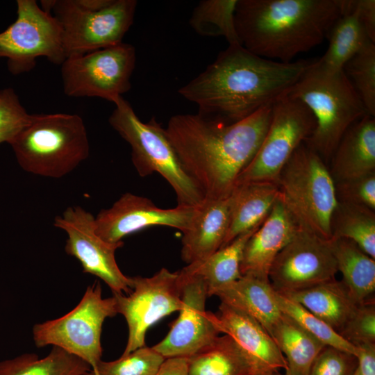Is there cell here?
Returning <instances> with one entry per match:
<instances>
[{
	"label": "cell",
	"instance_id": "1",
	"mask_svg": "<svg viewBox=\"0 0 375 375\" xmlns=\"http://www.w3.org/2000/svg\"><path fill=\"white\" fill-rule=\"evenodd\" d=\"M312 61L285 63L257 56L240 44H228L178 92L197 106L199 115L233 123L285 96Z\"/></svg>",
	"mask_w": 375,
	"mask_h": 375
},
{
	"label": "cell",
	"instance_id": "2",
	"mask_svg": "<svg viewBox=\"0 0 375 375\" xmlns=\"http://www.w3.org/2000/svg\"><path fill=\"white\" fill-rule=\"evenodd\" d=\"M272 104L233 123L197 114L172 116L165 128L179 160L205 199L229 197L269 126Z\"/></svg>",
	"mask_w": 375,
	"mask_h": 375
},
{
	"label": "cell",
	"instance_id": "3",
	"mask_svg": "<svg viewBox=\"0 0 375 375\" xmlns=\"http://www.w3.org/2000/svg\"><path fill=\"white\" fill-rule=\"evenodd\" d=\"M351 0H238L235 23L241 44L285 63L322 44Z\"/></svg>",
	"mask_w": 375,
	"mask_h": 375
},
{
	"label": "cell",
	"instance_id": "4",
	"mask_svg": "<svg viewBox=\"0 0 375 375\" xmlns=\"http://www.w3.org/2000/svg\"><path fill=\"white\" fill-rule=\"evenodd\" d=\"M286 95L300 100L312 113L315 128L305 142L324 160L331 158L347 130L368 115L343 69H328L318 59Z\"/></svg>",
	"mask_w": 375,
	"mask_h": 375
},
{
	"label": "cell",
	"instance_id": "5",
	"mask_svg": "<svg viewBox=\"0 0 375 375\" xmlns=\"http://www.w3.org/2000/svg\"><path fill=\"white\" fill-rule=\"evenodd\" d=\"M9 144L22 169L53 178L72 172L90 153L86 128L76 114H31Z\"/></svg>",
	"mask_w": 375,
	"mask_h": 375
},
{
	"label": "cell",
	"instance_id": "6",
	"mask_svg": "<svg viewBox=\"0 0 375 375\" xmlns=\"http://www.w3.org/2000/svg\"><path fill=\"white\" fill-rule=\"evenodd\" d=\"M114 104L109 124L130 145L132 162L138 174L141 177L154 172L160 174L173 188L177 206L199 205L205 197L184 169L165 128L155 118L142 122L122 97Z\"/></svg>",
	"mask_w": 375,
	"mask_h": 375
},
{
	"label": "cell",
	"instance_id": "7",
	"mask_svg": "<svg viewBox=\"0 0 375 375\" xmlns=\"http://www.w3.org/2000/svg\"><path fill=\"white\" fill-rule=\"evenodd\" d=\"M279 199L300 227L331 240L338 205L335 182L322 157L305 142L293 153L276 181Z\"/></svg>",
	"mask_w": 375,
	"mask_h": 375
},
{
	"label": "cell",
	"instance_id": "8",
	"mask_svg": "<svg viewBox=\"0 0 375 375\" xmlns=\"http://www.w3.org/2000/svg\"><path fill=\"white\" fill-rule=\"evenodd\" d=\"M59 22L66 58L114 46L133 22L135 0H42Z\"/></svg>",
	"mask_w": 375,
	"mask_h": 375
},
{
	"label": "cell",
	"instance_id": "9",
	"mask_svg": "<svg viewBox=\"0 0 375 375\" xmlns=\"http://www.w3.org/2000/svg\"><path fill=\"white\" fill-rule=\"evenodd\" d=\"M117 314L115 297L103 298L97 282L88 287L71 311L59 318L35 324L33 340L38 347L53 345L79 357L94 372L101 360L103 324L106 318Z\"/></svg>",
	"mask_w": 375,
	"mask_h": 375
},
{
	"label": "cell",
	"instance_id": "10",
	"mask_svg": "<svg viewBox=\"0 0 375 375\" xmlns=\"http://www.w3.org/2000/svg\"><path fill=\"white\" fill-rule=\"evenodd\" d=\"M16 3L15 21L0 33V58L7 60L9 72L16 76L31 71L39 57L62 65L66 55L59 22L35 0Z\"/></svg>",
	"mask_w": 375,
	"mask_h": 375
},
{
	"label": "cell",
	"instance_id": "11",
	"mask_svg": "<svg viewBox=\"0 0 375 375\" xmlns=\"http://www.w3.org/2000/svg\"><path fill=\"white\" fill-rule=\"evenodd\" d=\"M315 128L312 113L300 100L287 95L276 100L264 139L235 186L253 182L276 183L283 167Z\"/></svg>",
	"mask_w": 375,
	"mask_h": 375
},
{
	"label": "cell",
	"instance_id": "12",
	"mask_svg": "<svg viewBox=\"0 0 375 375\" xmlns=\"http://www.w3.org/2000/svg\"><path fill=\"white\" fill-rule=\"evenodd\" d=\"M135 47L127 43L70 56L61 65L64 93L70 97H99L115 103L131 88Z\"/></svg>",
	"mask_w": 375,
	"mask_h": 375
},
{
	"label": "cell",
	"instance_id": "13",
	"mask_svg": "<svg viewBox=\"0 0 375 375\" xmlns=\"http://www.w3.org/2000/svg\"><path fill=\"white\" fill-rule=\"evenodd\" d=\"M132 291L113 293L117 312L128 324V336L122 356L145 346L147 330L158 321L182 307L178 272L162 268L151 277L134 276Z\"/></svg>",
	"mask_w": 375,
	"mask_h": 375
},
{
	"label": "cell",
	"instance_id": "14",
	"mask_svg": "<svg viewBox=\"0 0 375 375\" xmlns=\"http://www.w3.org/2000/svg\"><path fill=\"white\" fill-rule=\"evenodd\" d=\"M53 226L67 233L65 250L79 261L85 273L101 278L112 293L132 291L131 277L122 272L115 259V252L124 242L101 239L96 233L93 215L80 206H69L55 217Z\"/></svg>",
	"mask_w": 375,
	"mask_h": 375
},
{
	"label": "cell",
	"instance_id": "15",
	"mask_svg": "<svg viewBox=\"0 0 375 375\" xmlns=\"http://www.w3.org/2000/svg\"><path fill=\"white\" fill-rule=\"evenodd\" d=\"M337 272L330 240L299 226L276 257L269 280L276 292L284 293L332 281Z\"/></svg>",
	"mask_w": 375,
	"mask_h": 375
},
{
	"label": "cell",
	"instance_id": "16",
	"mask_svg": "<svg viewBox=\"0 0 375 375\" xmlns=\"http://www.w3.org/2000/svg\"><path fill=\"white\" fill-rule=\"evenodd\" d=\"M182 307L165 338L152 348L165 358L190 357L221 333L217 315L206 310V285L201 276L183 268L178 272Z\"/></svg>",
	"mask_w": 375,
	"mask_h": 375
},
{
	"label": "cell",
	"instance_id": "17",
	"mask_svg": "<svg viewBox=\"0 0 375 375\" xmlns=\"http://www.w3.org/2000/svg\"><path fill=\"white\" fill-rule=\"evenodd\" d=\"M194 210L195 207L181 206L161 208L147 197L126 192L94 217L95 230L101 239L113 244L153 226L174 227L183 233L189 228Z\"/></svg>",
	"mask_w": 375,
	"mask_h": 375
},
{
	"label": "cell",
	"instance_id": "18",
	"mask_svg": "<svg viewBox=\"0 0 375 375\" xmlns=\"http://www.w3.org/2000/svg\"><path fill=\"white\" fill-rule=\"evenodd\" d=\"M217 315L221 333L231 336L248 360L252 375L287 368L286 360L267 331L246 313L221 303Z\"/></svg>",
	"mask_w": 375,
	"mask_h": 375
},
{
	"label": "cell",
	"instance_id": "19",
	"mask_svg": "<svg viewBox=\"0 0 375 375\" xmlns=\"http://www.w3.org/2000/svg\"><path fill=\"white\" fill-rule=\"evenodd\" d=\"M299 228L278 198L268 216L246 243L240 265L242 276L269 281V273L273 262Z\"/></svg>",
	"mask_w": 375,
	"mask_h": 375
},
{
	"label": "cell",
	"instance_id": "20",
	"mask_svg": "<svg viewBox=\"0 0 375 375\" xmlns=\"http://www.w3.org/2000/svg\"><path fill=\"white\" fill-rule=\"evenodd\" d=\"M231 204V194L223 199H204L195 207L181 240V258L187 265L203 260L221 248L229 226Z\"/></svg>",
	"mask_w": 375,
	"mask_h": 375
},
{
	"label": "cell",
	"instance_id": "21",
	"mask_svg": "<svg viewBox=\"0 0 375 375\" xmlns=\"http://www.w3.org/2000/svg\"><path fill=\"white\" fill-rule=\"evenodd\" d=\"M335 182L375 172V119L366 115L344 133L332 157Z\"/></svg>",
	"mask_w": 375,
	"mask_h": 375
},
{
	"label": "cell",
	"instance_id": "22",
	"mask_svg": "<svg viewBox=\"0 0 375 375\" xmlns=\"http://www.w3.org/2000/svg\"><path fill=\"white\" fill-rule=\"evenodd\" d=\"M278 197L276 183L253 182L236 185L231 193L229 226L221 248L238 236L258 227Z\"/></svg>",
	"mask_w": 375,
	"mask_h": 375
},
{
	"label": "cell",
	"instance_id": "23",
	"mask_svg": "<svg viewBox=\"0 0 375 375\" xmlns=\"http://www.w3.org/2000/svg\"><path fill=\"white\" fill-rule=\"evenodd\" d=\"M280 294L302 305L338 334L361 304L353 298L344 283L335 278L305 289Z\"/></svg>",
	"mask_w": 375,
	"mask_h": 375
},
{
	"label": "cell",
	"instance_id": "24",
	"mask_svg": "<svg viewBox=\"0 0 375 375\" xmlns=\"http://www.w3.org/2000/svg\"><path fill=\"white\" fill-rule=\"evenodd\" d=\"M215 296L219 297L221 303L256 319L269 333L282 316L275 299V290L267 281L242 276L219 290Z\"/></svg>",
	"mask_w": 375,
	"mask_h": 375
},
{
	"label": "cell",
	"instance_id": "25",
	"mask_svg": "<svg viewBox=\"0 0 375 375\" xmlns=\"http://www.w3.org/2000/svg\"><path fill=\"white\" fill-rule=\"evenodd\" d=\"M341 281L353 298L363 303L374 300L375 260L346 238L330 240Z\"/></svg>",
	"mask_w": 375,
	"mask_h": 375
},
{
	"label": "cell",
	"instance_id": "26",
	"mask_svg": "<svg viewBox=\"0 0 375 375\" xmlns=\"http://www.w3.org/2000/svg\"><path fill=\"white\" fill-rule=\"evenodd\" d=\"M269 334L286 360L285 375H308L315 359L326 347L283 313Z\"/></svg>",
	"mask_w": 375,
	"mask_h": 375
},
{
	"label": "cell",
	"instance_id": "27",
	"mask_svg": "<svg viewBox=\"0 0 375 375\" xmlns=\"http://www.w3.org/2000/svg\"><path fill=\"white\" fill-rule=\"evenodd\" d=\"M327 38L328 49L318 60L326 68L333 71L343 69L351 58L373 42L359 19L355 0H351L346 11L331 27Z\"/></svg>",
	"mask_w": 375,
	"mask_h": 375
},
{
	"label": "cell",
	"instance_id": "28",
	"mask_svg": "<svg viewBox=\"0 0 375 375\" xmlns=\"http://www.w3.org/2000/svg\"><path fill=\"white\" fill-rule=\"evenodd\" d=\"M258 227L238 236L206 259L183 267L187 272L202 278L208 297L242 277L240 265L243 251L247 242Z\"/></svg>",
	"mask_w": 375,
	"mask_h": 375
},
{
	"label": "cell",
	"instance_id": "29",
	"mask_svg": "<svg viewBox=\"0 0 375 375\" xmlns=\"http://www.w3.org/2000/svg\"><path fill=\"white\" fill-rule=\"evenodd\" d=\"M188 358L189 375H252L248 360L226 334Z\"/></svg>",
	"mask_w": 375,
	"mask_h": 375
},
{
	"label": "cell",
	"instance_id": "30",
	"mask_svg": "<svg viewBox=\"0 0 375 375\" xmlns=\"http://www.w3.org/2000/svg\"><path fill=\"white\" fill-rule=\"evenodd\" d=\"M91 370L85 360L58 347L41 359L24 353L0 361V375H85Z\"/></svg>",
	"mask_w": 375,
	"mask_h": 375
},
{
	"label": "cell",
	"instance_id": "31",
	"mask_svg": "<svg viewBox=\"0 0 375 375\" xmlns=\"http://www.w3.org/2000/svg\"><path fill=\"white\" fill-rule=\"evenodd\" d=\"M331 230V239H348L375 259L374 210L338 201L332 215Z\"/></svg>",
	"mask_w": 375,
	"mask_h": 375
},
{
	"label": "cell",
	"instance_id": "32",
	"mask_svg": "<svg viewBox=\"0 0 375 375\" xmlns=\"http://www.w3.org/2000/svg\"><path fill=\"white\" fill-rule=\"evenodd\" d=\"M238 0H202L194 8L190 26L203 36H223L228 44H240L235 23Z\"/></svg>",
	"mask_w": 375,
	"mask_h": 375
},
{
	"label": "cell",
	"instance_id": "33",
	"mask_svg": "<svg viewBox=\"0 0 375 375\" xmlns=\"http://www.w3.org/2000/svg\"><path fill=\"white\" fill-rule=\"evenodd\" d=\"M275 299L283 314L292 319L324 345L336 348L356 356L358 351L356 346L344 340L330 326L302 305L282 295L276 290Z\"/></svg>",
	"mask_w": 375,
	"mask_h": 375
},
{
	"label": "cell",
	"instance_id": "34",
	"mask_svg": "<svg viewBox=\"0 0 375 375\" xmlns=\"http://www.w3.org/2000/svg\"><path fill=\"white\" fill-rule=\"evenodd\" d=\"M343 71L368 115L375 116V43L371 42L351 58Z\"/></svg>",
	"mask_w": 375,
	"mask_h": 375
},
{
	"label": "cell",
	"instance_id": "35",
	"mask_svg": "<svg viewBox=\"0 0 375 375\" xmlns=\"http://www.w3.org/2000/svg\"><path fill=\"white\" fill-rule=\"evenodd\" d=\"M165 358L152 347H140L112 361L101 360L94 375H155Z\"/></svg>",
	"mask_w": 375,
	"mask_h": 375
},
{
	"label": "cell",
	"instance_id": "36",
	"mask_svg": "<svg viewBox=\"0 0 375 375\" xmlns=\"http://www.w3.org/2000/svg\"><path fill=\"white\" fill-rule=\"evenodd\" d=\"M15 90H0V144H9L30 119Z\"/></svg>",
	"mask_w": 375,
	"mask_h": 375
},
{
	"label": "cell",
	"instance_id": "37",
	"mask_svg": "<svg viewBox=\"0 0 375 375\" xmlns=\"http://www.w3.org/2000/svg\"><path fill=\"white\" fill-rule=\"evenodd\" d=\"M340 335L354 346L375 344L374 300L360 304Z\"/></svg>",
	"mask_w": 375,
	"mask_h": 375
},
{
	"label": "cell",
	"instance_id": "38",
	"mask_svg": "<svg viewBox=\"0 0 375 375\" xmlns=\"http://www.w3.org/2000/svg\"><path fill=\"white\" fill-rule=\"evenodd\" d=\"M338 201L365 206L375 210V172L335 182Z\"/></svg>",
	"mask_w": 375,
	"mask_h": 375
},
{
	"label": "cell",
	"instance_id": "39",
	"mask_svg": "<svg viewBox=\"0 0 375 375\" xmlns=\"http://www.w3.org/2000/svg\"><path fill=\"white\" fill-rule=\"evenodd\" d=\"M357 366L354 355L326 346L313 362L308 375H353Z\"/></svg>",
	"mask_w": 375,
	"mask_h": 375
},
{
	"label": "cell",
	"instance_id": "40",
	"mask_svg": "<svg viewBox=\"0 0 375 375\" xmlns=\"http://www.w3.org/2000/svg\"><path fill=\"white\" fill-rule=\"evenodd\" d=\"M359 19L372 42L375 43V1L355 0Z\"/></svg>",
	"mask_w": 375,
	"mask_h": 375
},
{
	"label": "cell",
	"instance_id": "41",
	"mask_svg": "<svg viewBox=\"0 0 375 375\" xmlns=\"http://www.w3.org/2000/svg\"><path fill=\"white\" fill-rule=\"evenodd\" d=\"M358 370L360 375H375V344L356 346Z\"/></svg>",
	"mask_w": 375,
	"mask_h": 375
},
{
	"label": "cell",
	"instance_id": "42",
	"mask_svg": "<svg viewBox=\"0 0 375 375\" xmlns=\"http://www.w3.org/2000/svg\"><path fill=\"white\" fill-rule=\"evenodd\" d=\"M187 357L165 358L155 375H189Z\"/></svg>",
	"mask_w": 375,
	"mask_h": 375
},
{
	"label": "cell",
	"instance_id": "43",
	"mask_svg": "<svg viewBox=\"0 0 375 375\" xmlns=\"http://www.w3.org/2000/svg\"><path fill=\"white\" fill-rule=\"evenodd\" d=\"M267 375H281V374L278 373V372H273Z\"/></svg>",
	"mask_w": 375,
	"mask_h": 375
},
{
	"label": "cell",
	"instance_id": "44",
	"mask_svg": "<svg viewBox=\"0 0 375 375\" xmlns=\"http://www.w3.org/2000/svg\"><path fill=\"white\" fill-rule=\"evenodd\" d=\"M353 375H360L358 370V368H356V371H355V372L353 373Z\"/></svg>",
	"mask_w": 375,
	"mask_h": 375
},
{
	"label": "cell",
	"instance_id": "45",
	"mask_svg": "<svg viewBox=\"0 0 375 375\" xmlns=\"http://www.w3.org/2000/svg\"><path fill=\"white\" fill-rule=\"evenodd\" d=\"M85 375H94V374L93 373V372L91 370L90 372H88Z\"/></svg>",
	"mask_w": 375,
	"mask_h": 375
}]
</instances>
